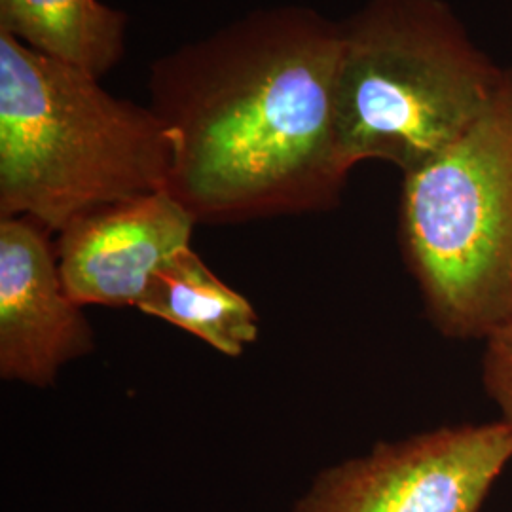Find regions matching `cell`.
<instances>
[{"mask_svg": "<svg viewBox=\"0 0 512 512\" xmlns=\"http://www.w3.org/2000/svg\"><path fill=\"white\" fill-rule=\"evenodd\" d=\"M509 463L503 421L444 425L330 465L291 512H482Z\"/></svg>", "mask_w": 512, "mask_h": 512, "instance_id": "cell-5", "label": "cell"}, {"mask_svg": "<svg viewBox=\"0 0 512 512\" xmlns=\"http://www.w3.org/2000/svg\"><path fill=\"white\" fill-rule=\"evenodd\" d=\"M137 310L194 334L228 357H239L258 338L251 302L213 274L192 247L152 275Z\"/></svg>", "mask_w": 512, "mask_h": 512, "instance_id": "cell-8", "label": "cell"}, {"mask_svg": "<svg viewBox=\"0 0 512 512\" xmlns=\"http://www.w3.org/2000/svg\"><path fill=\"white\" fill-rule=\"evenodd\" d=\"M173 148L150 107L0 33V215L61 232L167 190Z\"/></svg>", "mask_w": 512, "mask_h": 512, "instance_id": "cell-2", "label": "cell"}, {"mask_svg": "<svg viewBox=\"0 0 512 512\" xmlns=\"http://www.w3.org/2000/svg\"><path fill=\"white\" fill-rule=\"evenodd\" d=\"M128 16L101 0H0V33L101 78L126 50Z\"/></svg>", "mask_w": 512, "mask_h": 512, "instance_id": "cell-9", "label": "cell"}, {"mask_svg": "<svg viewBox=\"0 0 512 512\" xmlns=\"http://www.w3.org/2000/svg\"><path fill=\"white\" fill-rule=\"evenodd\" d=\"M482 385L512 429V313L484 338Z\"/></svg>", "mask_w": 512, "mask_h": 512, "instance_id": "cell-10", "label": "cell"}, {"mask_svg": "<svg viewBox=\"0 0 512 512\" xmlns=\"http://www.w3.org/2000/svg\"><path fill=\"white\" fill-rule=\"evenodd\" d=\"M194 226L169 190L73 220L55 249L65 291L78 306L137 308L152 275L190 247Z\"/></svg>", "mask_w": 512, "mask_h": 512, "instance_id": "cell-7", "label": "cell"}, {"mask_svg": "<svg viewBox=\"0 0 512 512\" xmlns=\"http://www.w3.org/2000/svg\"><path fill=\"white\" fill-rule=\"evenodd\" d=\"M404 258L440 334L484 340L512 313V67L435 160L404 175Z\"/></svg>", "mask_w": 512, "mask_h": 512, "instance_id": "cell-4", "label": "cell"}, {"mask_svg": "<svg viewBox=\"0 0 512 512\" xmlns=\"http://www.w3.org/2000/svg\"><path fill=\"white\" fill-rule=\"evenodd\" d=\"M48 230L27 217L0 219V376L54 384L59 370L90 353L82 306L65 291Z\"/></svg>", "mask_w": 512, "mask_h": 512, "instance_id": "cell-6", "label": "cell"}, {"mask_svg": "<svg viewBox=\"0 0 512 512\" xmlns=\"http://www.w3.org/2000/svg\"><path fill=\"white\" fill-rule=\"evenodd\" d=\"M340 25L336 131L349 169L418 171L475 122L505 73L444 0H368Z\"/></svg>", "mask_w": 512, "mask_h": 512, "instance_id": "cell-3", "label": "cell"}, {"mask_svg": "<svg viewBox=\"0 0 512 512\" xmlns=\"http://www.w3.org/2000/svg\"><path fill=\"white\" fill-rule=\"evenodd\" d=\"M342 25L262 8L158 57L150 109L173 148L167 190L196 222L327 211L349 169L336 131Z\"/></svg>", "mask_w": 512, "mask_h": 512, "instance_id": "cell-1", "label": "cell"}]
</instances>
